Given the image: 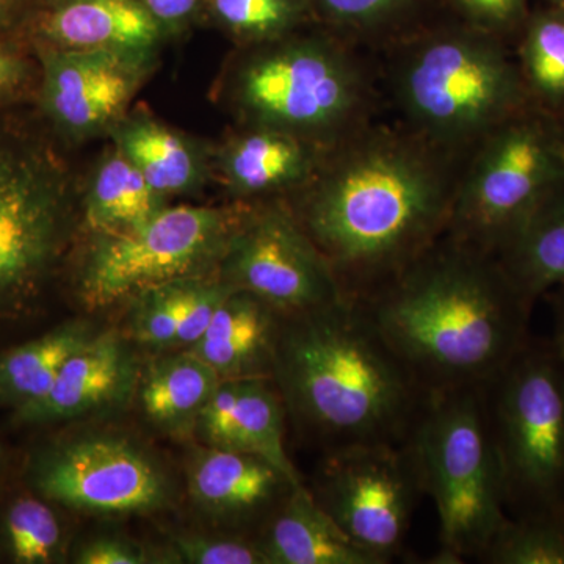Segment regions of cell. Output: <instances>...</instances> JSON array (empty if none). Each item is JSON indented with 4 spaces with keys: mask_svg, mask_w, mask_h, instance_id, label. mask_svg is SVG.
<instances>
[{
    "mask_svg": "<svg viewBox=\"0 0 564 564\" xmlns=\"http://www.w3.org/2000/svg\"><path fill=\"white\" fill-rule=\"evenodd\" d=\"M359 303L426 392L484 388L530 340L533 303L497 258L448 237Z\"/></svg>",
    "mask_w": 564,
    "mask_h": 564,
    "instance_id": "1",
    "label": "cell"
},
{
    "mask_svg": "<svg viewBox=\"0 0 564 564\" xmlns=\"http://www.w3.org/2000/svg\"><path fill=\"white\" fill-rule=\"evenodd\" d=\"M456 191L425 148L375 135L351 143L293 217L345 299L362 302L447 232Z\"/></svg>",
    "mask_w": 564,
    "mask_h": 564,
    "instance_id": "2",
    "label": "cell"
},
{
    "mask_svg": "<svg viewBox=\"0 0 564 564\" xmlns=\"http://www.w3.org/2000/svg\"><path fill=\"white\" fill-rule=\"evenodd\" d=\"M273 380L326 454L406 443L426 397L366 307L348 299L282 315Z\"/></svg>",
    "mask_w": 564,
    "mask_h": 564,
    "instance_id": "3",
    "label": "cell"
},
{
    "mask_svg": "<svg viewBox=\"0 0 564 564\" xmlns=\"http://www.w3.org/2000/svg\"><path fill=\"white\" fill-rule=\"evenodd\" d=\"M406 443L436 507L441 549L478 558L510 519L484 389L426 392Z\"/></svg>",
    "mask_w": 564,
    "mask_h": 564,
    "instance_id": "4",
    "label": "cell"
},
{
    "mask_svg": "<svg viewBox=\"0 0 564 564\" xmlns=\"http://www.w3.org/2000/svg\"><path fill=\"white\" fill-rule=\"evenodd\" d=\"M505 502L514 518L564 513V358L532 340L485 384Z\"/></svg>",
    "mask_w": 564,
    "mask_h": 564,
    "instance_id": "5",
    "label": "cell"
},
{
    "mask_svg": "<svg viewBox=\"0 0 564 564\" xmlns=\"http://www.w3.org/2000/svg\"><path fill=\"white\" fill-rule=\"evenodd\" d=\"M485 139L466 182L458 185L445 234L497 258L564 184V132L543 115L518 110Z\"/></svg>",
    "mask_w": 564,
    "mask_h": 564,
    "instance_id": "6",
    "label": "cell"
},
{
    "mask_svg": "<svg viewBox=\"0 0 564 564\" xmlns=\"http://www.w3.org/2000/svg\"><path fill=\"white\" fill-rule=\"evenodd\" d=\"M400 95L415 124L436 143L488 135L521 110L518 70L499 46L474 33L426 40L408 57Z\"/></svg>",
    "mask_w": 564,
    "mask_h": 564,
    "instance_id": "7",
    "label": "cell"
},
{
    "mask_svg": "<svg viewBox=\"0 0 564 564\" xmlns=\"http://www.w3.org/2000/svg\"><path fill=\"white\" fill-rule=\"evenodd\" d=\"M237 221L210 207H162L147 221L99 234L79 274L88 307L111 306L140 293L191 278L225 256Z\"/></svg>",
    "mask_w": 564,
    "mask_h": 564,
    "instance_id": "8",
    "label": "cell"
},
{
    "mask_svg": "<svg viewBox=\"0 0 564 564\" xmlns=\"http://www.w3.org/2000/svg\"><path fill=\"white\" fill-rule=\"evenodd\" d=\"M68 184L33 144L0 137V321L31 310L69 237Z\"/></svg>",
    "mask_w": 564,
    "mask_h": 564,
    "instance_id": "9",
    "label": "cell"
},
{
    "mask_svg": "<svg viewBox=\"0 0 564 564\" xmlns=\"http://www.w3.org/2000/svg\"><path fill=\"white\" fill-rule=\"evenodd\" d=\"M314 499L348 538L377 560L402 554L423 496L410 445H372L326 454Z\"/></svg>",
    "mask_w": 564,
    "mask_h": 564,
    "instance_id": "10",
    "label": "cell"
},
{
    "mask_svg": "<svg viewBox=\"0 0 564 564\" xmlns=\"http://www.w3.org/2000/svg\"><path fill=\"white\" fill-rule=\"evenodd\" d=\"M239 91L259 121L295 135L343 128L362 101L351 62L315 40L282 44L254 58L240 76Z\"/></svg>",
    "mask_w": 564,
    "mask_h": 564,
    "instance_id": "11",
    "label": "cell"
},
{
    "mask_svg": "<svg viewBox=\"0 0 564 564\" xmlns=\"http://www.w3.org/2000/svg\"><path fill=\"white\" fill-rule=\"evenodd\" d=\"M31 485L47 502L88 514H143L170 500L158 462L121 436L91 434L52 445L31 466Z\"/></svg>",
    "mask_w": 564,
    "mask_h": 564,
    "instance_id": "12",
    "label": "cell"
},
{
    "mask_svg": "<svg viewBox=\"0 0 564 564\" xmlns=\"http://www.w3.org/2000/svg\"><path fill=\"white\" fill-rule=\"evenodd\" d=\"M223 281L282 315L311 313L345 300L332 265L291 212L265 209L237 223Z\"/></svg>",
    "mask_w": 564,
    "mask_h": 564,
    "instance_id": "13",
    "label": "cell"
},
{
    "mask_svg": "<svg viewBox=\"0 0 564 564\" xmlns=\"http://www.w3.org/2000/svg\"><path fill=\"white\" fill-rule=\"evenodd\" d=\"M43 66L41 99L63 132L90 135L118 121L150 69V54L57 50L36 44Z\"/></svg>",
    "mask_w": 564,
    "mask_h": 564,
    "instance_id": "14",
    "label": "cell"
},
{
    "mask_svg": "<svg viewBox=\"0 0 564 564\" xmlns=\"http://www.w3.org/2000/svg\"><path fill=\"white\" fill-rule=\"evenodd\" d=\"M285 403L272 377L221 380L199 414V433L212 447L261 456L293 484L304 481L285 452Z\"/></svg>",
    "mask_w": 564,
    "mask_h": 564,
    "instance_id": "15",
    "label": "cell"
},
{
    "mask_svg": "<svg viewBox=\"0 0 564 564\" xmlns=\"http://www.w3.org/2000/svg\"><path fill=\"white\" fill-rule=\"evenodd\" d=\"M22 32L57 50L151 54L165 29L141 0H41Z\"/></svg>",
    "mask_w": 564,
    "mask_h": 564,
    "instance_id": "16",
    "label": "cell"
},
{
    "mask_svg": "<svg viewBox=\"0 0 564 564\" xmlns=\"http://www.w3.org/2000/svg\"><path fill=\"white\" fill-rule=\"evenodd\" d=\"M135 375L132 352L117 333L93 334L63 364L50 392L17 410L14 421L41 425L98 413L132 392Z\"/></svg>",
    "mask_w": 564,
    "mask_h": 564,
    "instance_id": "17",
    "label": "cell"
},
{
    "mask_svg": "<svg viewBox=\"0 0 564 564\" xmlns=\"http://www.w3.org/2000/svg\"><path fill=\"white\" fill-rule=\"evenodd\" d=\"M188 486L204 510L237 522L262 514L270 519L289 492L299 488L261 456L218 447L196 454Z\"/></svg>",
    "mask_w": 564,
    "mask_h": 564,
    "instance_id": "18",
    "label": "cell"
},
{
    "mask_svg": "<svg viewBox=\"0 0 564 564\" xmlns=\"http://www.w3.org/2000/svg\"><path fill=\"white\" fill-rule=\"evenodd\" d=\"M282 314L251 293L234 289L209 328L187 351L223 380L272 377Z\"/></svg>",
    "mask_w": 564,
    "mask_h": 564,
    "instance_id": "19",
    "label": "cell"
},
{
    "mask_svg": "<svg viewBox=\"0 0 564 564\" xmlns=\"http://www.w3.org/2000/svg\"><path fill=\"white\" fill-rule=\"evenodd\" d=\"M269 564H378L314 499L293 488L256 538Z\"/></svg>",
    "mask_w": 564,
    "mask_h": 564,
    "instance_id": "20",
    "label": "cell"
},
{
    "mask_svg": "<svg viewBox=\"0 0 564 564\" xmlns=\"http://www.w3.org/2000/svg\"><path fill=\"white\" fill-rule=\"evenodd\" d=\"M223 378L191 351L154 362L140 381V404L152 425L182 433L198 422L199 414Z\"/></svg>",
    "mask_w": 564,
    "mask_h": 564,
    "instance_id": "21",
    "label": "cell"
},
{
    "mask_svg": "<svg viewBox=\"0 0 564 564\" xmlns=\"http://www.w3.org/2000/svg\"><path fill=\"white\" fill-rule=\"evenodd\" d=\"M497 261L530 303L564 284V184L533 212Z\"/></svg>",
    "mask_w": 564,
    "mask_h": 564,
    "instance_id": "22",
    "label": "cell"
},
{
    "mask_svg": "<svg viewBox=\"0 0 564 564\" xmlns=\"http://www.w3.org/2000/svg\"><path fill=\"white\" fill-rule=\"evenodd\" d=\"M115 148L120 150L162 196L192 191L203 174L199 155L180 133L150 117L113 124Z\"/></svg>",
    "mask_w": 564,
    "mask_h": 564,
    "instance_id": "23",
    "label": "cell"
},
{
    "mask_svg": "<svg viewBox=\"0 0 564 564\" xmlns=\"http://www.w3.org/2000/svg\"><path fill=\"white\" fill-rule=\"evenodd\" d=\"M313 161V152L299 135L267 126L229 148L225 173L236 191L256 195L299 184L310 174Z\"/></svg>",
    "mask_w": 564,
    "mask_h": 564,
    "instance_id": "24",
    "label": "cell"
},
{
    "mask_svg": "<svg viewBox=\"0 0 564 564\" xmlns=\"http://www.w3.org/2000/svg\"><path fill=\"white\" fill-rule=\"evenodd\" d=\"M93 334L87 323H66L0 355V404L20 410L46 395L63 364Z\"/></svg>",
    "mask_w": 564,
    "mask_h": 564,
    "instance_id": "25",
    "label": "cell"
},
{
    "mask_svg": "<svg viewBox=\"0 0 564 564\" xmlns=\"http://www.w3.org/2000/svg\"><path fill=\"white\" fill-rule=\"evenodd\" d=\"M161 193L115 148L96 172L87 196V221L96 234H110L147 221L162 209Z\"/></svg>",
    "mask_w": 564,
    "mask_h": 564,
    "instance_id": "26",
    "label": "cell"
},
{
    "mask_svg": "<svg viewBox=\"0 0 564 564\" xmlns=\"http://www.w3.org/2000/svg\"><path fill=\"white\" fill-rule=\"evenodd\" d=\"M0 551L17 564L61 562L63 529L46 499L22 496L9 503L0 519Z\"/></svg>",
    "mask_w": 564,
    "mask_h": 564,
    "instance_id": "27",
    "label": "cell"
},
{
    "mask_svg": "<svg viewBox=\"0 0 564 564\" xmlns=\"http://www.w3.org/2000/svg\"><path fill=\"white\" fill-rule=\"evenodd\" d=\"M478 560L489 564H564V513L508 519Z\"/></svg>",
    "mask_w": 564,
    "mask_h": 564,
    "instance_id": "28",
    "label": "cell"
},
{
    "mask_svg": "<svg viewBox=\"0 0 564 564\" xmlns=\"http://www.w3.org/2000/svg\"><path fill=\"white\" fill-rule=\"evenodd\" d=\"M527 84L538 98L564 104V7L536 14L527 29L524 40Z\"/></svg>",
    "mask_w": 564,
    "mask_h": 564,
    "instance_id": "29",
    "label": "cell"
},
{
    "mask_svg": "<svg viewBox=\"0 0 564 564\" xmlns=\"http://www.w3.org/2000/svg\"><path fill=\"white\" fill-rule=\"evenodd\" d=\"M307 0H203V10L240 39L276 40L306 14Z\"/></svg>",
    "mask_w": 564,
    "mask_h": 564,
    "instance_id": "30",
    "label": "cell"
},
{
    "mask_svg": "<svg viewBox=\"0 0 564 564\" xmlns=\"http://www.w3.org/2000/svg\"><path fill=\"white\" fill-rule=\"evenodd\" d=\"M185 281L159 285L135 296L132 329L139 343L155 348L176 345Z\"/></svg>",
    "mask_w": 564,
    "mask_h": 564,
    "instance_id": "31",
    "label": "cell"
},
{
    "mask_svg": "<svg viewBox=\"0 0 564 564\" xmlns=\"http://www.w3.org/2000/svg\"><path fill=\"white\" fill-rule=\"evenodd\" d=\"M173 558L188 564H269L258 541L185 534L173 541Z\"/></svg>",
    "mask_w": 564,
    "mask_h": 564,
    "instance_id": "32",
    "label": "cell"
},
{
    "mask_svg": "<svg viewBox=\"0 0 564 564\" xmlns=\"http://www.w3.org/2000/svg\"><path fill=\"white\" fill-rule=\"evenodd\" d=\"M234 289L236 288L223 280L206 281L198 276L185 281L180 332L174 347L191 348L193 344L198 343Z\"/></svg>",
    "mask_w": 564,
    "mask_h": 564,
    "instance_id": "33",
    "label": "cell"
},
{
    "mask_svg": "<svg viewBox=\"0 0 564 564\" xmlns=\"http://www.w3.org/2000/svg\"><path fill=\"white\" fill-rule=\"evenodd\" d=\"M413 0H307L326 20L348 28H373L402 13Z\"/></svg>",
    "mask_w": 564,
    "mask_h": 564,
    "instance_id": "34",
    "label": "cell"
},
{
    "mask_svg": "<svg viewBox=\"0 0 564 564\" xmlns=\"http://www.w3.org/2000/svg\"><path fill=\"white\" fill-rule=\"evenodd\" d=\"M80 564H144L150 556L132 541L121 538H98L80 549L76 556Z\"/></svg>",
    "mask_w": 564,
    "mask_h": 564,
    "instance_id": "35",
    "label": "cell"
},
{
    "mask_svg": "<svg viewBox=\"0 0 564 564\" xmlns=\"http://www.w3.org/2000/svg\"><path fill=\"white\" fill-rule=\"evenodd\" d=\"M485 29H507L521 20L525 0H456Z\"/></svg>",
    "mask_w": 564,
    "mask_h": 564,
    "instance_id": "36",
    "label": "cell"
},
{
    "mask_svg": "<svg viewBox=\"0 0 564 564\" xmlns=\"http://www.w3.org/2000/svg\"><path fill=\"white\" fill-rule=\"evenodd\" d=\"M29 62L13 46L0 40V104L17 98L31 80Z\"/></svg>",
    "mask_w": 564,
    "mask_h": 564,
    "instance_id": "37",
    "label": "cell"
},
{
    "mask_svg": "<svg viewBox=\"0 0 564 564\" xmlns=\"http://www.w3.org/2000/svg\"><path fill=\"white\" fill-rule=\"evenodd\" d=\"M166 31L185 28L203 10V0H141Z\"/></svg>",
    "mask_w": 564,
    "mask_h": 564,
    "instance_id": "38",
    "label": "cell"
},
{
    "mask_svg": "<svg viewBox=\"0 0 564 564\" xmlns=\"http://www.w3.org/2000/svg\"><path fill=\"white\" fill-rule=\"evenodd\" d=\"M35 6L36 0H0V40L22 32Z\"/></svg>",
    "mask_w": 564,
    "mask_h": 564,
    "instance_id": "39",
    "label": "cell"
},
{
    "mask_svg": "<svg viewBox=\"0 0 564 564\" xmlns=\"http://www.w3.org/2000/svg\"><path fill=\"white\" fill-rule=\"evenodd\" d=\"M554 296L555 333L552 344L564 358V284L558 285Z\"/></svg>",
    "mask_w": 564,
    "mask_h": 564,
    "instance_id": "40",
    "label": "cell"
},
{
    "mask_svg": "<svg viewBox=\"0 0 564 564\" xmlns=\"http://www.w3.org/2000/svg\"><path fill=\"white\" fill-rule=\"evenodd\" d=\"M3 463V448L2 445H0V466H2Z\"/></svg>",
    "mask_w": 564,
    "mask_h": 564,
    "instance_id": "41",
    "label": "cell"
},
{
    "mask_svg": "<svg viewBox=\"0 0 564 564\" xmlns=\"http://www.w3.org/2000/svg\"><path fill=\"white\" fill-rule=\"evenodd\" d=\"M554 2L560 3V6H563L564 0H554Z\"/></svg>",
    "mask_w": 564,
    "mask_h": 564,
    "instance_id": "42",
    "label": "cell"
},
{
    "mask_svg": "<svg viewBox=\"0 0 564 564\" xmlns=\"http://www.w3.org/2000/svg\"><path fill=\"white\" fill-rule=\"evenodd\" d=\"M41 2V0H36V3Z\"/></svg>",
    "mask_w": 564,
    "mask_h": 564,
    "instance_id": "43",
    "label": "cell"
}]
</instances>
